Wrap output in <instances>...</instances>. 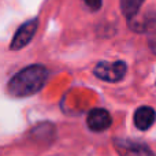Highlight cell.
<instances>
[{"label":"cell","instance_id":"cell-1","mask_svg":"<svg viewBox=\"0 0 156 156\" xmlns=\"http://www.w3.org/2000/svg\"><path fill=\"white\" fill-rule=\"evenodd\" d=\"M48 78V70L41 65H32L15 74L7 85V90L14 97H27L44 88Z\"/></svg>","mask_w":156,"mask_h":156},{"label":"cell","instance_id":"cell-2","mask_svg":"<svg viewBox=\"0 0 156 156\" xmlns=\"http://www.w3.org/2000/svg\"><path fill=\"white\" fill-rule=\"evenodd\" d=\"M126 74V63L122 60L116 62H100L94 67V76L107 82H118Z\"/></svg>","mask_w":156,"mask_h":156},{"label":"cell","instance_id":"cell-3","mask_svg":"<svg viewBox=\"0 0 156 156\" xmlns=\"http://www.w3.org/2000/svg\"><path fill=\"white\" fill-rule=\"evenodd\" d=\"M114 145L119 156H155V154L145 144L137 143V141L116 138L114 140Z\"/></svg>","mask_w":156,"mask_h":156},{"label":"cell","instance_id":"cell-4","mask_svg":"<svg viewBox=\"0 0 156 156\" xmlns=\"http://www.w3.org/2000/svg\"><path fill=\"white\" fill-rule=\"evenodd\" d=\"M37 26H38L37 19H30V21L25 22L23 25H21L19 29L16 30L12 41H11L10 48L12 51H18V49H22L23 47H26L33 38V36H34Z\"/></svg>","mask_w":156,"mask_h":156},{"label":"cell","instance_id":"cell-5","mask_svg":"<svg viewBox=\"0 0 156 156\" xmlns=\"http://www.w3.org/2000/svg\"><path fill=\"white\" fill-rule=\"evenodd\" d=\"M86 123L93 132H104L112 123L111 114L104 108H93L86 116Z\"/></svg>","mask_w":156,"mask_h":156},{"label":"cell","instance_id":"cell-6","mask_svg":"<svg viewBox=\"0 0 156 156\" xmlns=\"http://www.w3.org/2000/svg\"><path fill=\"white\" fill-rule=\"evenodd\" d=\"M129 27L132 30H134L136 33H145L148 30H151L156 23V12H147L143 15L136 14L133 18L127 19Z\"/></svg>","mask_w":156,"mask_h":156},{"label":"cell","instance_id":"cell-7","mask_svg":"<svg viewBox=\"0 0 156 156\" xmlns=\"http://www.w3.org/2000/svg\"><path fill=\"white\" fill-rule=\"evenodd\" d=\"M156 121V112L152 107L143 105L134 112V125L140 130H148Z\"/></svg>","mask_w":156,"mask_h":156},{"label":"cell","instance_id":"cell-8","mask_svg":"<svg viewBox=\"0 0 156 156\" xmlns=\"http://www.w3.org/2000/svg\"><path fill=\"white\" fill-rule=\"evenodd\" d=\"M145 0H121V10L122 14L127 19L133 18L136 14H138V10L143 5Z\"/></svg>","mask_w":156,"mask_h":156},{"label":"cell","instance_id":"cell-9","mask_svg":"<svg viewBox=\"0 0 156 156\" xmlns=\"http://www.w3.org/2000/svg\"><path fill=\"white\" fill-rule=\"evenodd\" d=\"M85 2V4L88 5L90 10H99L100 7H101V3H103V0H83Z\"/></svg>","mask_w":156,"mask_h":156},{"label":"cell","instance_id":"cell-10","mask_svg":"<svg viewBox=\"0 0 156 156\" xmlns=\"http://www.w3.org/2000/svg\"><path fill=\"white\" fill-rule=\"evenodd\" d=\"M149 45H151L152 51L156 54V38H154V40H151V43H149Z\"/></svg>","mask_w":156,"mask_h":156}]
</instances>
